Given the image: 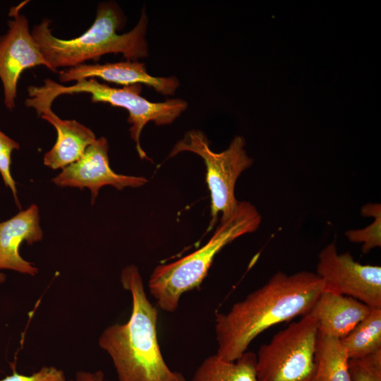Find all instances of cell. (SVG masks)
Returning <instances> with one entry per match:
<instances>
[{
  "mask_svg": "<svg viewBox=\"0 0 381 381\" xmlns=\"http://www.w3.org/2000/svg\"><path fill=\"white\" fill-rule=\"evenodd\" d=\"M322 289L316 273L278 272L229 311L216 315V354L226 361L237 360L263 331L308 313Z\"/></svg>",
  "mask_w": 381,
  "mask_h": 381,
  "instance_id": "1",
  "label": "cell"
},
{
  "mask_svg": "<svg viewBox=\"0 0 381 381\" xmlns=\"http://www.w3.org/2000/svg\"><path fill=\"white\" fill-rule=\"evenodd\" d=\"M121 283L132 296V310L124 324H114L98 344L111 357L119 381H186L166 363L157 338L158 310L149 301L134 265L121 272Z\"/></svg>",
  "mask_w": 381,
  "mask_h": 381,
  "instance_id": "2",
  "label": "cell"
},
{
  "mask_svg": "<svg viewBox=\"0 0 381 381\" xmlns=\"http://www.w3.org/2000/svg\"><path fill=\"white\" fill-rule=\"evenodd\" d=\"M123 21V15L116 3L104 2L99 4L90 28L75 38L64 40L53 35L49 19L35 25L31 33L54 72L59 68L78 66L108 54H122L127 61L146 57L147 17L145 10L131 31L119 34Z\"/></svg>",
  "mask_w": 381,
  "mask_h": 381,
  "instance_id": "3",
  "label": "cell"
},
{
  "mask_svg": "<svg viewBox=\"0 0 381 381\" xmlns=\"http://www.w3.org/2000/svg\"><path fill=\"white\" fill-rule=\"evenodd\" d=\"M261 219L253 204L239 201L231 215L220 220L204 246L178 260L157 266L150 277L148 288L157 306L174 312L181 296L201 284L217 254L236 238L257 230Z\"/></svg>",
  "mask_w": 381,
  "mask_h": 381,
  "instance_id": "4",
  "label": "cell"
},
{
  "mask_svg": "<svg viewBox=\"0 0 381 381\" xmlns=\"http://www.w3.org/2000/svg\"><path fill=\"white\" fill-rule=\"evenodd\" d=\"M35 92L40 97L52 102L59 96L88 93L92 102H104L126 109L131 138L141 159H148L140 145V135L145 126L153 121L157 126L171 123L188 107L187 102L179 98L152 102L140 95L142 85L134 84L122 88L113 87L99 83L96 78L82 79L65 86L51 79H46L44 85L35 86Z\"/></svg>",
  "mask_w": 381,
  "mask_h": 381,
  "instance_id": "5",
  "label": "cell"
},
{
  "mask_svg": "<svg viewBox=\"0 0 381 381\" xmlns=\"http://www.w3.org/2000/svg\"><path fill=\"white\" fill-rule=\"evenodd\" d=\"M245 139L235 136L229 146L221 152L210 147L205 134L200 130H190L179 140L171 150L168 158L182 152H190L199 155L206 167V182L210 193L211 220L208 231L218 221L227 219L235 211L238 202L235 197V186L240 175L253 162L246 150Z\"/></svg>",
  "mask_w": 381,
  "mask_h": 381,
  "instance_id": "6",
  "label": "cell"
},
{
  "mask_svg": "<svg viewBox=\"0 0 381 381\" xmlns=\"http://www.w3.org/2000/svg\"><path fill=\"white\" fill-rule=\"evenodd\" d=\"M318 332L309 313L279 331L256 354L258 381H313Z\"/></svg>",
  "mask_w": 381,
  "mask_h": 381,
  "instance_id": "7",
  "label": "cell"
},
{
  "mask_svg": "<svg viewBox=\"0 0 381 381\" xmlns=\"http://www.w3.org/2000/svg\"><path fill=\"white\" fill-rule=\"evenodd\" d=\"M317 275L322 291L356 298L370 308H381V267L363 265L349 252L338 253L334 242L318 255Z\"/></svg>",
  "mask_w": 381,
  "mask_h": 381,
  "instance_id": "8",
  "label": "cell"
},
{
  "mask_svg": "<svg viewBox=\"0 0 381 381\" xmlns=\"http://www.w3.org/2000/svg\"><path fill=\"white\" fill-rule=\"evenodd\" d=\"M21 3L11 8L7 32L0 37V79L3 84L4 104L9 110L15 107L17 85L27 68L44 66L51 70L29 28L26 16L20 13Z\"/></svg>",
  "mask_w": 381,
  "mask_h": 381,
  "instance_id": "9",
  "label": "cell"
},
{
  "mask_svg": "<svg viewBox=\"0 0 381 381\" xmlns=\"http://www.w3.org/2000/svg\"><path fill=\"white\" fill-rule=\"evenodd\" d=\"M108 150L107 138H97L78 161L62 169L52 181L60 187H75L80 190L89 188L92 204L104 186H112L121 190L126 187L137 188L147 183V179L143 176L114 172L109 166Z\"/></svg>",
  "mask_w": 381,
  "mask_h": 381,
  "instance_id": "10",
  "label": "cell"
},
{
  "mask_svg": "<svg viewBox=\"0 0 381 381\" xmlns=\"http://www.w3.org/2000/svg\"><path fill=\"white\" fill-rule=\"evenodd\" d=\"M99 78L123 86L144 84L164 95H174L180 83L175 76L155 77L150 75L144 63L126 61L104 64H81L59 73L61 83Z\"/></svg>",
  "mask_w": 381,
  "mask_h": 381,
  "instance_id": "11",
  "label": "cell"
},
{
  "mask_svg": "<svg viewBox=\"0 0 381 381\" xmlns=\"http://www.w3.org/2000/svg\"><path fill=\"white\" fill-rule=\"evenodd\" d=\"M25 105L35 109L39 116L55 127L57 138L55 144L45 153L44 164L52 169H64L78 161L87 147L96 140L94 132L75 120H64L55 114L52 104L28 98Z\"/></svg>",
  "mask_w": 381,
  "mask_h": 381,
  "instance_id": "12",
  "label": "cell"
},
{
  "mask_svg": "<svg viewBox=\"0 0 381 381\" xmlns=\"http://www.w3.org/2000/svg\"><path fill=\"white\" fill-rule=\"evenodd\" d=\"M43 231L38 207L32 204L11 219L0 223V270H11L35 276L38 269L20 255L23 241L28 245L40 241Z\"/></svg>",
  "mask_w": 381,
  "mask_h": 381,
  "instance_id": "13",
  "label": "cell"
},
{
  "mask_svg": "<svg viewBox=\"0 0 381 381\" xmlns=\"http://www.w3.org/2000/svg\"><path fill=\"white\" fill-rule=\"evenodd\" d=\"M371 310L352 297L322 291L308 313L317 321L318 332L341 339Z\"/></svg>",
  "mask_w": 381,
  "mask_h": 381,
  "instance_id": "14",
  "label": "cell"
},
{
  "mask_svg": "<svg viewBox=\"0 0 381 381\" xmlns=\"http://www.w3.org/2000/svg\"><path fill=\"white\" fill-rule=\"evenodd\" d=\"M313 381H351L349 358L341 339L318 332Z\"/></svg>",
  "mask_w": 381,
  "mask_h": 381,
  "instance_id": "15",
  "label": "cell"
},
{
  "mask_svg": "<svg viewBox=\"0 0 381 381\" xmlns=\"http://www.w3.org/2000/svg\"><path fill=\"white\" fill-rule=\"evenodd\" d=\"M256 354L246 351L234 361L217 354L206 358L198 367L190 381H258Z\"/></svg>",
  "mask_w": 381,
  "mask_h": 381,
  "instance_id": "16",
  "label": "cell"
},
{
  "mask_svg": "<svg viewBox=\"0 0 381 381\" xmlns=\"http://www.w3.org/2000/svg\"><path fill=\"white\" fill-rule=\"evenodd\" d=\"M349 359L361 358L381 350V308H373L341 339Z\"/></svg>",
  "mask_w": 381,
  "mask_h": 381,
  "instance_id": "17",
  "label": "cell"
},
{
  "mask_svg": "<svg viewBox=\"0 0 381 381\" xmlns=\"http://www.w3.org/2000/svg\"><path fill=\"white\" fill-rule=\"evenodd\" d=\"M363 216L373 217L374 221L362 229L346 231L345 234L349 241L363 243L362 251L368 253L375 248L381 246V207L378 203H368L363 206Z\"/></svg>",
  "mask_w": 381,
  "mask_h": 381,
  "instance_id": "18",
  "label": "cell"
},
{
  "mask_svg": "<svg viewBox=\"0 0 381 381\" xmlns=\"http://www.w3.org/2000/svg\"><path fill=\"white\" fill-rule=\"evenodd\" d=\"M349 364L351 381H381V350Z\"/></svg>",
  "mask_w": 381,
  "mask_h": 381,
  "instance_id": "19",
  "label": "cell"
},
{
  "mask_svg": "<svg viewBox=\"0 0 381 381\" xmlns=\"http://www.w3.org/2000/svg\"><path fill=\"white\" fill-rule=\"evenodd\" d=\"M20 145L9 138L0 130V174L5 185L8 187L13 195L15 202L19 209L21 205L17 195L16 182L11 174V153L18 150Z\"/></svg>",
  "mask_w": 381,
  "mask_h": 381,
  "instance_id": "20",
  "label": "cell"
},
{
  "mask_svg": "<svg viewBox=\"0 0 381 381\" xmlns=\"http://www.w3.org/2000/svg\"><path fill=\"white\" fill-rule=\"evenodd\" d=\"M0 381H66L61 370L55 367H42L39 371L31 375H23L13 370V374L6 376Z\"/></svg>",
  "mask_w": 381,
  "mask_h": 381,
  "instance_id": "21",
  "label": "cell"
},
{
  "mask_svg": "<svg viewBox=\"0 0 381 381\" xmlns=\"http://www.w3.org/2000/svg\"><path fill=\"white\" fill-rule=\"evenodd\" d=\"M66 381H111L104 379V375L101 370L95 373L78 371L75 374V380Z\"/></svg>",
  "mask_w": 381,
  "mask_h": 381,
  "instance_id": "22",
  "label": "cell"
},
{
  "mask_svg": "<svg viewBox=\"0 0 381 381\" xmlns=\"http://www.w3.org/2000/svg\"><path fill=\"white\" fill-rule=\"evenodd\" d=\"M6 280V276L4 274L0 272V284H2Z\"/></svg>",
  "mask_w": 381,
  "mask_h": 381,
  "instance_id": "23",
  "label": "cell"
}]
</instances>
